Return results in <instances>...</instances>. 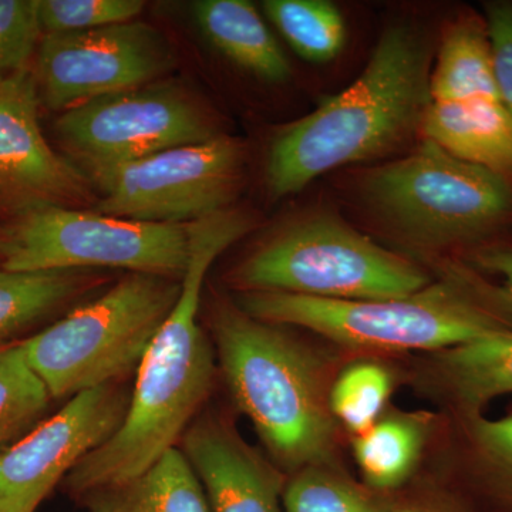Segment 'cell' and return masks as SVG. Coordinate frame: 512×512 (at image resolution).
Wrapping results in <instances>:
<instances>
[{
  "instance_id": "1",
  "label": "cell",
  "mask_w": 512,
  "mask_h": 512,
  "mask_svg": "<svg viewBox=\"0 0 512 512\" xmlns=\"http://www.w3.org/2000/svg\"><path fill=\"white\" fill-rule=\"evenodd\" d=\"M190 259L181 293L137 367V382L123 423L64 478L77 495L116 490L141 476L177 447L214 379V352L198 323L201 292L212 262L247 235L248 212L222 210L187 222Z\"/></svg>"
},
{
  "instance_id": "2",
  "label": "cell",
  "mask_w": 512,
  "mask_h": 512,
  "mask_svg": "<svg viewBox=\"0 0 512 512\" xmlns=\"http://www.w3.org/2000/svg\"><path fill=\"white\" fill-rule=\"evenodd\" d=\"M434 49L410 22L384 29L355 83L276 134L266 158L274 198L345 165L383 160L421 136Z\"/></svg>"
},
{
  "instance_id": "3",
  "label": "cell",
  "mask_w": 512,
  "mask_h": 512,
  "mask_svg": "<svg viewBox=\"0 0 512 512\" xmlns=\"http://www.w3.org/2000/svg\"><path fill=\"white\" fill-rule=\"evenodd\" d=\"M420 291L375 301H326L279 292L242 293L237 305L278 326H299L353 349L410 352L454 348L512 330V296L463 256L444 259Z\"/></svg>"
},
{
  "instance_id": "4",
  "label": "cell",
  "mask_w": 512,
  "mask_h": 512,
  "mask_svg": "<svg viewBox=\"0 0 512 512\" xmlns=\"http://www.w3.org/2000/svg\"><path fill=\"white\" fill-rule=\"evenodd\" d=\"M356 200L394 241L444 259L512 235V181L430 140L356 175Z\"/></svg>"
},
{
  "instance_id": "5",
  "label": "cell",
  "mask_w": 512,
  "mask_h": 512,
  "mask_svg": "<svg viewBox=\"0 0 512 512\" xmlns=\"http://www.w3.org/2000/svg\"><path fill=\"white\" fill-rule=\"evenodd\" d=\"M211 328L229 393L269 453L288 470L325 464L335 417L322 365L274 323L217 303Z\"/></svg>"
},
{
  "instance_id": "6",
  "label": "cell",
  "mask_w": 512,
  "mask_h": 512,
  "mask_svg": "<svg viewBox=\"0 0 512 512\" xmlns=\"http://www.w3.org/2000/svg\"><path fill=\"white\" fill-rule=\"evenodd\" d=\"M229 282L242 293L375 301L410 295L431 279L412 259L380 247L338 215L315 211L264 239Z\"/></svg>"
},
{
  "instance_id": "7",
  "label": "cell",
  "mask_w": 512,
  "mask_h": 512,
  "mask_svg": "<svg viewBox=\"0 0 512 512\" xmlns=\"http://www.w3.org/2000/svg\"><path fill=\"white\" fill-rule=\"evenodd\" d=\"M180 293L181 279L131 272L20 345L52 399H70L138 367Z\"/></svg>"
},
{
  "instance_id": "8",
  "label": "cell",
  "mask_w": 512,
  "mask_h": 512,
  "mask_svg": "<svg viewBox=\"0 0 512 512\" xmlns=\"http://www.w3.org/2000/svg\"><path fill=\"white\" fill-rule=\"evenodd\" d=\"M188 259V224L134 221L64 207L22 215L0 244V264L12 272L121 268L181 279Z\"/></svg>"
},
{
  "instance_id": "9",
  "label": "cell",
  "mask_w": 512,
  "mask_h": 512,
  "mask_svg": "<svg viewBox=\"0 0 512 512\" xmlns=\"http://www.w3.org/2000/svg\"><path fill=\"white\" fill-rule=\"evenodd\" d=\"M244 144L217 134L161 151L93 177L96 212L161 224H187L227 210L244 178Z\"/></svg>"
},
{
  "instance_id": "10",
  "label": "cell",
  "mask_w": 512,
  "mask_h": 512,
  "mask_svg": "<svg viewBox=\"0 0 512 512\" xmlns=\"http://www.w3.org/2000/svg\"><path fill=\"white\" fill-rule=\"evenodd\" d=\"M56 133L67 153L92 178L220 134L191 94L180 86L157 82L63 111Z\"/></svg>"
},
{
  "instance_id": "11",
  "label": "cell",
  "mask_w": 512,
  "mask_h": 512,
  "mask_svg": "<svg viewBox=\"0 0 512 512\" xmlns=\"http://www.w3.org/2000/svg\"><path fill=\"white\" fill-rule=\"evenodd\" d=\"M175 55L167 37L143 22L43 35L35 79L40 101L66 111L97 97L156 83Z\"/></svg>"
},
{
  "instance_id": "12",
  "label": "cell",
  "mask_w": 512,
  "mask_h": 512,
  "mask_svg": "<svg viewBox=\"0 0 512 512\" xmlns=\"http://www.w3.org/2000/svg\"><path fill=\"white\" fill-rule=\"evenodd\" d=\"M130 396L116 382L70 397L0 454V512H36L62 478L123 423Z\"/></svg>"
},
{
  "instance_id": "13",
  "label": "cell",
  "mask_w": 512,
  "mask_h": 512,
  "mask_svg": "<svg viewBox=\"0 0 512 512\" xmlns=\"http://www.w3.org/2000/svg\"><path fill=\"white\" fill-rule=\"evenodd\" d=\"M35 73L0 82V210L22 215L87 200L90 181L49 146L39 124Z\"/></svg>"
},
{
  "instance_id": "14",
  "label": "cell",
  "mask_w": 512,
  "mask_h": 512,
  "mask_svg": "<svg viewBox=\"0 0 512 512\" xmlns=\"http://www.w3.org/2000/svg\"><path fill=\"white\" fill-rule=\"evenodd\" d=\"M183 453L214 512H282L271 464L220 417H202L183 436Z\"/></svg>"
},
{
  "instance_id": "15",
  "label": "cell",
  "mask_w": 512,
  "mask_h": 512,
  "mask_svg": "<svg viewBox=\"0 0 512 512\" xmlns=\"http://www.w3.org/2000/svg\"><path fill=\"white\" fill-rule=\"evenodd\" d=\"M427 386L454 419L484 414L493 400L512 394V330L434 352Z\"/></svg>"
},
{
  "instance_id": "16",
  "label": "cell",
  "mask_w": 512,
  "mask_h": 512,
  "mask_svg": "<svg viewBox=\"0 0 512 512\" xmlns=\"http://www.w3.org/2000/svg\"><path fill=\"white\" fill-rule=\"evenodd\" d=\"M195 22L221 55L269 83H284L291 64L258 9L245 0H200Z\"/></svg>"
},
{
  "instance_id": "17",
  "label": "cell",
  "mask_w": 512,
  "mask_h": 512,
  "mask_svg": "<svg viewBox=\"0 0 512 512\" xmlns=\"http://www.w3.org/2000/svg\"><path fill=\"white\" fill-rule=\"evenodd\" d=\"M458 466L467 493L483 512H512V409L456 419Z\"/></svg>"
},
{
  "instance_id": "18",
  "label": "cell",
  "mask_w": 512,
  "mask_h": 512,
  "mask_svg": "<svg viewBox=\"0 0 512 512\" xmlns=\"http://www.w3.org/2000/svg\"><path fill=\"white\" fill-rule=\"evenodd\" d=\"M92 497L97 512H210L200 478L178 447L130 483Z\"/></svg>"
},
{
  "instance_id": "19",
  "label": "cell",
  "mask_w": 512,
  "mask_h": 512,
  "mask_svg": "<svg viewBox=\"0 0 512 512\" xmlns=\"http://www.w3.org/2000/svg\"><path fill=\"white\" fill-rule=\"evenodd\" d=\"M80 271L12 272L0 264V346L89 286Z\"/></svg>"
},
{
  "instance_id": "20",
  "label": "cell",
  "mask_w": 512,
  "mask_h": 512,
  "mask_svg": "<svg viewBox=\"0 0 512 512\" xmlns=\"http://www.w3.org/2000/svg\"><path fill=\"white\" fill-rule=\"evenodd\" d=\"M426 441V424L419 417L379 419L357 434L355 457L367 483L377 490H392L403 484L417 466Z\"/></svg>"
},
{
  "instance_id": "21",
  "label": "cell",
  "mask_w": 512,
  "mask_h": 512,
  "mask_svg": "<svg viewBox=\"0 0 512 512\" xmlns=\"http://www.w3.org/2000/svg\"><path fill=\"white\" fill-rule=\"evenodd\" d=\"M265 15L302 59L326 63L346 43V23L338 6L325 0H266Z\"/></svg>"
},
{
  "instance_id": "22",
  "label": "cell",
  "mask_w": 512,
  "mask_h": 512,
  "mask_svg": "<svg viewBox=\"0 0 512 512\" xmlns=\"http://www.w3.org/2000/svg\"><path fill=\"white\" fill-rule=\"evenodd\" d=\"M50 400L20 342L0 346V454L35 429Z\"/></svg>"
},
{
  "instance_id": "23",
  "label": "cell",
  "mask_w": 512,
  "mask_h": 512,
  "mask_svg": "<svg viewBox=\"0 0 512 512\" xmlns=\"http://www.w3.org/2000/svg\"><path fill=\"white\" fill-rule=\"evenodd\" d=\"M392 387V376L377 363L363 362L348 367L330 389L333 417L355 436L363 433L382 416Z\"/></svg>"
},
{
  "instance_id": "24",
  "label": "cell",
  "mask_w": 512,
  "mask_h": 512,
  "mask_svg": "<svg viewBox=\"0 0 512 512\" xmlns=\"http://www.w3.org/2000/svg\"><path fill=\"white\" fill-rule=\"evenodd\" d=\"M303 468L285 491V512H387L356 485L325 470Z\"/></svg>"
},
{
  "instance_id": "25",
  "label": "cell",
  "mask_w": 512,
  "mask_h": 512,
  "mask_svg": "<svg viewBox=\"0 0 512 512\" xmlns=\"http://www.w3.org/2000/svg\"><path fill=\"white\" fill-rule=\"evenodd\" d=\"M43 35L84 32L133 22L143 12L140 0H36Z\"/></svg>"
},
{
  "instance_id": "26",
  "label": "cell",
  "mask_w": 512,
  "mask_h": 512,
  "mask_svg": "<svg viewBox=\"0 0 512 512\" xmlns=\"http://www.w3.org/2000/svg\"><path fill=\"white\" fill-rule=\"evenodd\" d=\"M42 36L36 0H0V82L28 69Z\"/></svg>"
},
{
  "instance_id": "27",
  "label": "cell",
  "mask_w": 512,
  "mask_h": 512,
  "mask_svg": "<svg viewBox=\"0 0 512 512\" xmlns=\"http://www.w3.org/2000/svg\"><path fill=\"white\" fill-rule=\"evenodd\" d=\"M483 10L495 86L512 120V0H490Z\"/></svg>"
},
{
  "instance_id": "28",
  "label": "cell",
  "mask_w": 512,
  "mask_h": 512,
  "mask_svg": "<svg viewBox=\"0 0 512 512\" xmlns=\"http://www.w3.org/2000/svg\"><path fill=\"white\" fill-rule=\"evenodd\" d=\"M463 258L484 274L497 279L512 296V235L471 249Z\"/></svg>"
},
{
  "instance_id": "29",
  "label": "cell",
  "mask_w": 512,
  "mask_h": 512,
  "mask_svg": "<svg viewBox=\"0 0 512 512\" xmlns=\"http://www.w3.org/2000/svg\"><path fill=\"white\" fill-rule=\"evenodd\" d=\"M393 512H483L466 494H444L436 497V503L430 500L410 501L399 505Z\"/></svg>"
},
{
  "instance_id": "30",
  "label": "cell",
  "mask_w": 512,
  "mask_h": 512,
  "mask_svg": "<svg viewBox=\"0 0 512 512\" xmlns=\"http://www.w3.org/2000/svg\"><path fill=\"white\" fill-rule=\"evenodd\" d=\"M0 244H2V238H0Z\"/></svg>"
}]
</instances>
